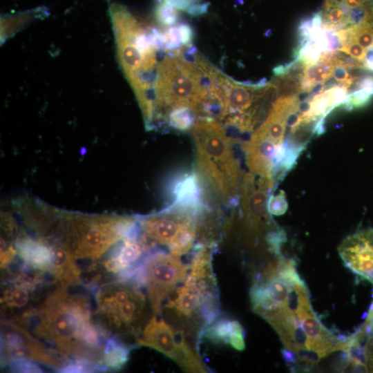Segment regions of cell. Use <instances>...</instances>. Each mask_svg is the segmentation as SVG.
Here are the masks:
<instances>
[{
	"label": "cell",
	"mask_w": 373,
	"mask_h": 373,
	"mask_svg": "<svg viewBox=\"0 0 373 373\" xmlns=\"http://www.w3.org/2000/svg\"><path fill=\"white\" fill-rule=\"evenodd\" d=\"M69 287L57 283L37 309L25 310L14 322L75 360L105 370L103 354L110 334L92 321L89 299L71 293Z\"/></svg>",
	"instance_id": "obj_1"
},
{
	"label": "cell",
	"mask_w": 373,
	"mask_h": 373,
	"mask_svg": "<svg viewBox=\"0 0 373 373\" xmlns=\"http://www.w3.org/2000/svg\"><path fill=\"white\" fill-rule=\"evenodd\" d=\"M273 82L278 88V97L296 96L302 91V80L290 75H278Z\"/></svg>",
	"instance_id": "obj_15"
},
{
	"label": "cell",
	"mask_w": 373,
	"mask_h": 373,
	"mask_svg": "<svg viewBox=\"0 0 373 373\" xmlns=\"http://www.w3.org/2000/svg\"><path fill=\"white\" fill-rule=\"evenodd\" d=\"M208 8V3H200L193 6L187 11V13L192 15H198L207 12Z\"/></svg>",
	"instance_id": "obj_23"
},
{
	"label": "cell",
	"mask_w": 373,
	"mask_h": 373,
	"mask_svg": "<svg viewBox=\"0 0 373 373\" xmlns=\"http://www.w3.org/2000/svg\"><path fill=\"white\" fill-rule=\"evenodd\" d=\"M189 269V265L183 263L178 257L156 250L143 259L130 279L146 287L154 314L160 315L163 302L185 280Z\"/></svg>",
	"instance_id": "obj_6"
},
{
	"label": "cell",
	"mask_w": 373,
	"mask_h": 373,
	"mask_svg": "<svg viewBox=\"0 0 373 373\" xmlns=\"http://www.w3.org/2000/svg\"><path fill=\"white\" fill-rule=\"evenodd\" d=\"M249 172L241 178L240 200L247 226L257 229L262 219H269L267 202L275 182Z\"/></svg>",
	"instance_id": "obj_8"
},
{
	"label": "cell",
	"mask_w": 373,
	"mask_h": 373,
	"mask_svg": "<svg viewBox=\"0 0 373 373\" xmlns=\"http://www.w3.org/2000/svg\"><path fill=\"white\" fill-rule=\"evenodd\" d=\"M195 149L196 176L224 204L238 198L241 181L233 140L221 121L202 116L191 128Z\"/></svg>",
	"instance_id": "obj_2"
},
{
	"label": "cell",
	"mask_w": 373,
	"mask_h": 373,
	"mask_svg": "<svg viewBox=\"0 0 373 373\" xmlns=\"http://www.w3.org/2000/svg\"><path fill=\"white\" fill-rule=\"evenodd\" d=\"M295 353L298 360L307 367L314 365L322 358L317 352L309 349H300Z\"/></svg>",
	"instance_id": "obj_19"
},
{
	"label": "cell",
	"mask_w": 373,
	"mask_h": 373,
	"mask_svg": "<svg viewBox=\"0 0 373 373\" xmlns=\"http://www.w3.org/2000/svg\"><path fill=\"white\" fill-rule=\"evenodd\" d=\"M210 66L198 55L193 61L186 59L180 50L166 57L158 66L154 82L153 113L155 107L164 115L188 108L200 114L211 83Z\"/></svg>",
	"instance_id": "obj_3"
},
{
	"label": "cell",
	"mask_w": 373,
	"mask_h": 373,
	"mask_svg": "<svg viewBox=\"0 0 373 373\" xmlns=\"http://www.w3.org/2000/svg\"><path fill=\"white\" fill-rule=\"evenodd\" d=\"M70 248L76 260L96 261L127 238L138 237L137 216L69 213Z\"/></svg>",
	"instance_id": "obj_4"
},
{
	"label": "cell",
	"mask_w": 373,
	"mask_h": 373,
	"mask_svg": "<svg viewBox=\"0 0 373 373\" xmlns=\"http://www.w3.org/2000/svg\"><path fill=\"white\" fill-rule=\"evenodd\" d=\"M131 347L122 341L119 337L110 336L104 350L102 365L108 370L122 368L129 358Z\"/></svg>",
	"instance_id": "obj_12"
},
{
	"label": "cell",
	"mask_w": 373,
	"mask_h": 373,
	"mask_svg": "<svg viewBox=\"0 0 373 373\" xmlns=\"http://www.w3.org/2000/svg\"><path fill=\"white\" fill-rule=\"evenodd\" d=\"M184 335L182 329H175L164 319L153 316L136 337V343L153 348L173 360Z\"/></svg>",
	"instance_id": "obj_10"
},
{
	"label": "cell",
	"mask_w": 373,
	"mask_h": 373,
	"mask_svg": "<svg viewBox=\"0 0 373 373\" xmlns=\"http://www.w3.org/2000/svg\"><path fill=\"white\" fill-rule=\"evenodd\" d=\"M281 354L286 364L292 367L296 365L299 361L296 354L287 347L281 350Z\"/></svg>",
	"instance_id": "obj_22"
},
{
	"label": "cell",
	"mask_w": 373,
	"mask_h": 373,
	"mask_svg": "<svg viewBox=\"0 0 373 373\" xmlns=\"http://www.w3.org/2000/svg\"><path fill=\"white\" fill-rule=\"evenodd\" d=\"M335 67L330 60L321 55L318 61L306 66L302 80V91L311 93L316 85L324 84L333 75Z\"/></svg>",
	"instance_id": "obj_13"
},
{
	"label": "cell",
	"mask_w": 373,
	"mask_h": 373,
	"mask_svg": "<svg viewBox=\"0 0 373 373\" xmlns=\"http://www.w3.org/2000/svg\"><path fill=\"white\" fill-rule=\"evenodd\" d=\"M267 209L270 214L280 216L284 214L287 209V202L283 192L271 195L267 202Z\"/></svg>",
	"instance_id": "obj_17"
},
{
	"label": "cell",
	"mask_w": 373,
	"mask_h": 373,
	"mask_svg": "<svg viewBox=\"0 0 373 373\" xmlns=\"http://www.w3.org/2000/svg\"><path fill=\"white\" fill-rule=\"evenodd\" d=\"M95 299L99 325L110 335L138 336L147 313L140 285L125 279L104 283L96 289Z\"/></svg>",
	"instance_id": "obj_5"
},
{
	"label": "cell",
	"mask_w": 373,
	"mask_h": 373,
	"mask_svg": "<svg viewBox=\"0 0 373 373\" xmlns=\"http://www.w3.org/2000/svg\"><path fill=\"white\" fill-rule=\"evenodd\" d=\"M1 366L27 359L48 365L60 372L72 361L70 356L55 348L46 346L23 327L15 323H1Z\"/></svg>",
	"instance_id": "obj_7"
},
{
	"label": "cell",
	"mask_w": 373,
	"mask_h": 373,
	"mask_svg": "<svg viewBox=\"0 0 373 373\" xmlns=\"http://www.w3.org/2000/svg\"><path fill=\"white\" fill-rule=\"evenodd\" d=\"M155 15L158 22L164 26L174 25L178 19V12L175 8L164 3L157 6Z\"/></svg>",
	"instance_id": "obj_16"
},
{
	"label": "cell",
	"mask_w": 373,
	"mask_h": 373,
	"mask_svg": "<svg viewBox=\"0 0 373 373\" xmlns=\"http://www.w3.org/2000/svg\"><path fill=\"white\" fill-rule=\"evenodd\" d=\"M338 252L347 268L373 283V229L347 236L339 246Z\"/></svg>",
	"instance_id": "obj_9"
},
{
	"label": "cell",
	"mask_w": 373,
	"mask_h": 373,
	"mask_svg": "<svg viewBox=\"0 0 373 373\" xmlns=\"http://www.w3.org/2000/svg\"><path fill=\"white\" fill-rule=\"evenodd\" d=\"M178 32L182 45L186 46L191 43L193 39V30L191 27L186 23L178 26Z\"/></svg>",
	"instance_id": "obj_21"
},
{
	"label": "cell",
	"mask_w": 373,
	"mask_h": 373,
	"mask_svg": "<svg viewBox=\"0 0 373 373\" xmlns=\"http://www.w3.org/2000/svg\"><path fill=\"white\" fill-rule=\"evenodd\" d=\"M195 113L188 108H175L166 115L169 125L180 131L191 129L195 122Z\"/></svg>",
	"instance_id": "obj_14"
},
{
	"label": "cell",
	"mask_w": 373,
	"mask_h": 373,
	"mask_svg": "<svg viewBox=\"0 0 373 373\" xmlns=\"http://www.w3.org/2000/svg\"><path fill=\"white\" fill-rule=\"evenodd\" d=\"M7 366H9L11 370L20 372H41L42 369L36 364L35 361L19 359L11 362Z\"/></svg>",
	"instance_id": "obj_18"
},
{
	"label": "cell",
	"mask_w": 373,
	"mask_h": 373,
	"mask_svg": "<svg viewBox=\"0 0 373 373\" xmlns=\"http://www.w3.org/2000/svg\"><path fill=\"white\" fill-rule=\"evenodd\" d=\"M202 336L213 343H223L230 345L236 337L245 336V331L238 321L222 317L207 326Z\"/></svg>",
	"instance_id": "obj_11"
},
{
	"label": "cell",
	"mask_w": 373,
	"mask_h": 373,
	"mask_svg": "<svg viewBox=\"0 0 373 373\" xmlns=\"http://www.w3.org/2000/svg\"><path fill=\"white\" fill-rule=\"evenodd\" d=\"M164 3L175 9L188 11L193 6L200 3V0H162Z\"/></svg>",
	"instance_id": "obj_20"
}]
</instances>
